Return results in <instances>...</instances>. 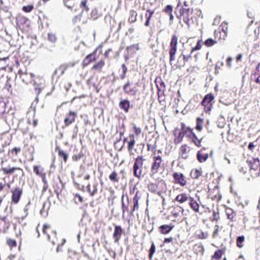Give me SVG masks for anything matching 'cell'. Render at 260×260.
Here are the masks:
<instances>
[{"label": "cell", "instance_id": "13", "mask_svg": "<svg viewBox=\"0 0 260 260\" xmlns=\"http://www.w3.org/2000/svg\"><path fill=\"white\" fill-rule=\"evenodd\" d=\"M190 148L187 145H183L180 148V154L182 157L185 159L188 155V152L190 151Z\"/></svg>", "mask_w": 260, "mask_h": 260}, {"label": "cell", "instance_id": "19", "mask_svg": "<svg viewBox=\"0 0 260 260\" xmlns=\"http://www.w3.org/2000/svg\"><path fill=\"white\" fill-rule=\"evenodd\" d=\"M259 77H260V71H259V65H258L257 69H255V72L252 74V78L253 79L254 81H255V82H259Z\"/></svg>", "mask_w": 260, "mask_h": 260}, {"label": "cell", "instance_id": "29", "mask_svg": "<svg viewBox=\"0 0 260 260\" xmlns=\"http://www.w3.org/2000/svg\"><path fill=\"white\" fill-rule=\"evenodd\" d=\"M197 121H199V123L197 122V126L196 129L198 130H201L202 128V124H203V121L202 120H201V119H199V120H198Z\"/></svg>", "mask_w": 260, "mask_h": 260}, {"label": "cell", "instance_id": "26", "mask_svg": "<svg viewBox=\"0 0 260 260\" xmlns=\"http://www.w3.org/2000/svg\"><path fill=\"white\" fill-rule=\"evenodd\" d=\"M222 254H223V252H222V250L219 249V250H217L216 252L214 255H213V257H212V258H214V259H219V258H221V257L222 256Z\"/></svg>", "mask_w": 260, "mask_h": 260}, {"label": "cell", "instance_id": "5", "mask_svg": "<svg viewBox=\"0 0 260 260\" xmlns=\"http://www.w3.org/2000/svg\"><path fill=\"white\" fill-rule=\"evenodd\" d=\"M185 128H182V129H176L174 131V136H175V144H178L179 143H180L182 141V140L183 139V136L185 135Z\"/></svg>", "mask_w": 260, "mask_h": 260}, {"label": "cell", "instance_id": "10", "mask_svg": "<svg viewBox=\"0 0 260 260\" xmlns=\"http://www.w3.org/2000/svg\"><path fill=\"white\" fill-rule=\"evenodd\" d=\"M135 50H136V48L134 46H132V47L127 48V49L126 50V52H125V54H124V57H125L126 60L132 57L133 55H134V54L135 53Z\"/></svg>", "mask_w": 260, "mask_h": 260}, {"label": "cell", "instance_id": "25", "mask_svg": "<svg viewBox=\"0 0 260 260\" xmlns=\"http://www.w3.org/2000/svg\"><path fill=\"white\" fill-rule=\"evenodd\" d=\"M244 237L243 236L238 237L237 239V246L239 247H241L243 246Z\"/></svg>", "mask_w": 260, "mask_h": 260}, {"label": "cell", "instance_id": "21", "mask_svg": "<svg viewBox=\"0 0 260 260\" xmlns=\"http://www.w3.org/2000/svg\"><path fill=\"white\" fill-rule=\"evenodd\" d=\"M226 213L229 219H230L231 221H234L235 216L234 211H233L232 210H231V209L228 208L226 209Z\"/></svg>", "mask_w": 260, "mask_h": 260}, {"label": "cell", "instance_id": "6", "mask_svg": "<svg viewBox=\"0 0 260 260\" xmlns=\"http://www.w3.org/2000/svg\"><path fill=\"white\" fill-rule=\"evenodd\" d=\"M177 39L175 36H174L172 38V41L171 43V48L170 50V60L173 61L175 57V53L176 50Z\"/></svg>", "mask_w": 260, "mask_h": 260}, {"label": "cell", "instance_id": "4", "mask_svg": "<svg viewBox=\"0 0 260 260\" xmlns=\"http://www.w3.org/2000/svg\"><path fill=\"white\" fill-rule=\"evenodd\" d=\"M214 97L212 94H208L205 97L202 102V105L205 107V111L207 112L211 109V102L213 101Z\"/></svg>", "mask_w": 260, "mask_h": 260}, {"label": "cell", "instance_id": "28", "mask_svg": "<svg viewBox=\"0 0 260 260\" xmlns=\"http://www.w3.org/2000/svg\"><path fill=\"white\" fill-rule=\"evenodd\" d=\"M216 43L215 41H213V40L211 39H209L207 40V41L205 42V45L207 46H211L212 45H213V44H214Z\"/></svg>", "mask_w": 260, "mask_h": 260}, {"label": "cell", "instance_id": "31", "mask_svg": "<svg viewBox=\"0 0 260 260\" xmlns=\"http://www.w3.org/2000/svg\"><path fill=\"white\" fill-rule=\"evenodd\" d=\"M154 250H155V247L152 244V246L151 247V250H150V252H149V258H151V257H152V255L154 254Z\"/></svg>", "mask_w": 260, "mask_h": 260}, {"label": "cell", "instance_id": "12", "mask_svg": "<svg viewBox=\"0 0 260 260\" xmlns=\"http://www.w3.org/2000/svg\"><path fill=\"white\" fill-rule=\"evenodd\" d=\"M173 226H169V225H163L161 226L159 228V231L161 233L163 234H166L170 232Z\"/></svg>", "mask_w": 260, "mask_h": 260}, {"label": "cell", "instance_id": "7", "mask_svg": "<svg viewBox=\"0 0 260 260\" xmlns=\"http://www.w3.org/2000/svg\"><path fill=\"white\" fill-rule=\"evenodd\" d=\"M185 133H186V135L188 136V138H190L193 141V142L195 143L196 145L198 147H199V146H201L200 143L199 141L198 140V138L196 137V136H195V134L193 133L192 131L190 129H187V130L185 131Z\"/></svg>", "mask_w": 260, "mask_h": 260}, {"label": "cell", "instance_id": "32", "mask_svg": "<svg viewBox=\"0 0 260 260\" xmlns=\"http://www.w3.org/2000/svg\"><path fill=\"white\" fill-rule=\"evenodd\" d=\"M3 188V185H2V183H0V191H1Z\"/></svg>", "mask_w": 260, "mask_h": 260}, {"label": "cell", "instance_id": "30", "mask_svg": "<svg viewBox=\"0 0 260 260\" xmlns=\"http://www.w3.org/2000/svg\"><path fill=\"white\" fill-rule=\"evenodd\" d=\"M103 65V62L102 61H101V62H99L98 64L94 66V68L96 69H100V68H101L102 67Z\"/></svg>", "mask_w": 260, "mask_h": 260}, {"label": "cell", "instance_id": "23", "mask_svg": "<svg viewBox=\"0 0 260 260\" xmlns=\"http://www.w3.org/2000/svg\"><path fill=\"white\" fill-rule=\"evenodd\" d=\"M188 199L187 196L185 194H182V195H179L176 198V201H177L179 202L180 203H183L184 202L187 201Z\"/></svg>", "mask_w": 260, "mask_h": 260}, {"label": "cell", "instance_id": "18", "mask_svg": "<svg viewBox=\"0 0 260 260\" xmlns=\"http://www.w3.org/2000/svg\"><path fill=\"white\" fill-rule=\"evenodd\" d=\"M197 159L200 162H205L208 158V154H204L203 152L199 151L197 154Z\"/></svg>", "mask_w": 260, "mask_h": 260}, {"label": "cell", "instance_id": "33", "mask_svg": "<svg viewBox=\"0 0 260 260\" xmlns=\"http://www.w3.org/2000/svg\"><path fill=\"white\" fill-rule=\"evenodd\" d=\"M2 199L0 200V204H1V202H2Z\"/></svg>", "mask_w": 260, "mask_h": 260}, {"label": "cell", "instance_id": "8", "mask_svg": "<svg viewBox=\"0 0 260 260\" xmlns=\"http://www.w3.org/2000/svg\"><path fill=\"white\" fill-rule=\"evenodd\" d=\"M97 56H98V50L96 51L94 53L87 56L83 62V65L85 66L87 65L88 64H90V63L95 61V60L96 59Z\"/></svg>", "mask_w": 260, "mask_h": 260}, {"label": "cell", "instance_id": "1", "mask_svg": "<svg viewBox=\"0 0 260 260\" xmlns=\"http://www.w3.org/2000/svg\"><path fill=\"white\" fill-rule=\"evenodd\" d=\"M155 84L157 87L158 99L160 102H162L165 100V85L160 77H158L155 80Z\"/></svg>", "mask_w": 260, "mask_h": 260}, {"label": "cell", "instance_id": "11", "mask_svg": "<svg viewBox=\"0 0 260 260\" xmlns=\"http://www.w3.org/2000/svg\"><path fill=\"white\" fill-rule=\"evenodd\" d=\"M21 191L19 188H16L13 191V197L12 199L13 201L15 203H17L19 201L20 197L21 196Z\"/></svg>", "mask_w": 260, "mask_h": 260}, {"label": "cell", "instance_id": "14", "mask_svg": "<svg viewBox=\"0 0 260 260\" xmlns=\"http://www.w3.org/2000/svg\"><path fill=\"white\" fill-rule=\"evenodd\" d=\"M250 168L253 170H256L259 168V161L258 159H253L249 163Z\"/></svg>", "mask_w": 260, "mask_h": 260}, {"label": "cell", "instance_id": "15", "mask_svg": "<svg viewBox=\"0 0 260 260\" xmlns=\"http://www.w3.org/2000/svg\"><path fill=\"white\" fill-rule=\"evenodd\" d=\"M75 118V114L73 112H71L65 119V123L66 125H69L71 123H72L74 121Z\"/></svg>", "mask_w": 260, "mask_h": 260}, {"label": "cell", "instance_id": "22", "mask_svg": "<svg viewBox=\"0 0 260 260\" xmlns=\"http://www.w3.org/2000/svg\"><path fill=\"white\" fill-rule=\"evenodd\" d=\"M121 227H117L115 228V234H114V238H115V240H118V239L120 238L121 235Z\"/></svg>", "mask_w": 260, "mask_h": 260}, {"label": "cell", "instance_id": "2", "mask_svg": "<svg viewBox=\"0 0 260 260\" xmlns=\"http://www.w3.org/2000/svg\"><path fill=\"white\" fill-rule=\"evenodd\" d=\"M17 23L20 29L24 33L29 32L30 29L29 20L23 16H18L17 18Z\"/></svg>", "mask_w": 260, "mask_h": 260}, {"label": "cell", "instance_id": "27", "mask_svg": "<svg viewBox=\"0 0 260 260\" xmlns=\"http://www.w3.org/2000/svg\"><path fill=\"white\" fill-rule=\"evenodd\" d=\"M33 6L29 5V6H27L26 7H23V10L26 12H29L31 11L32 10H33Z\"/></svg>", "mask_w": 260, "mask_h": 260}, {"label": "cell", "instance_id": "34", "mask_svg": "<svg viewBox=\"0 0 260 260\" xmlns=\"http://www.w3.org/2000/svg\"><path fill=\"white\" fill-rule=\"evenodd\" d=\"M48 1V0H43L44 2H46V1Z\"/></svg>", "mask_w": 260, "mask_h": 260}, {"label": "cell", "instance_id": "16", "mask_svg": "<svg viewBox=\"0 0 260 260\" xmlns=\"http://www.w3.org/2000/svg\"><path fill=\"white\" fill-rule=\"evenodd\" d=\"M161 162V159L160 157H158L155 159L154 165L152 166V169H151L152 172H156L158 170V169L160 166Z\"/></svg>", "mask_w": 260, "mask_h": 260}, {"label": "cell", "instance_id": "9", "mask_svg": "<svg viewBox=\"0 0 260 260\" xmlns=\"http://www.w3.org/2000/svg\"><path fill=\"white\" fill-rule=\"evenodd\" d=\"M174 179L176 183H179L182 186H184L186 184V182L184 179L183 175L179 173H175L173 175Z\"/></svg>", "mask_w": 260, "mask_h": 260}, {"label": "cell", "instance_id": "24", "mask_svg": "<svg viewBox=\"0 0 260 260\" xmlns=\"http://www.w3.org/2000/svg\"><path fill=\"white\" fill-rule=\"evenodd\" d=\"M201 175V172L197 169H194L191 171V176L193 178H197Z\"/></svg>", "mask_w": 260, "mask_h": 260}, {"label": "cell", "instance_id": "3", "mask_svg": "<svg viewBox=\"0 0 260 260\" xmlns=\"http://www.w3.org/2000/svg\"><path fill=\"white\" fill-rule=\"evenodd\" d=\"M142 158L139 157L136 160V162L135 163L134 167L135 175L138 177H140L141 173V169H142Z\"/></svg>", "mask_w": 260, "mask_h": 260}, {"label": "cell", "instance_id": "20", "mask_svg": "<svg viewBox=\"0 0 260 260\" xmlns=\"http://www.w3.org/2000/svg\"><path fill=\"white\" fill-rule=\"evenodd\" d=\"M189 204H190L191 207V209L194 210V211H197V212L199 211V205L193 199H191L190 200Z\"/></svg>", "mask_w": 260, "mask_h": 260}, {"label": "cell", "instance_id": "17", "mask_svg": "<svg viewBox=\"0 0 260 260\" xmlns=\"http://www.w3.org/2000/svg\"><path fill=\"white\" fill-rule=\"evenodd\" d=\"M120 106L122 109L127 112L130 108V103L128 100H124L121 102L120 103Z\"/></svg>", "mask_w": 260, "mask_h": 260}]
</instances>
